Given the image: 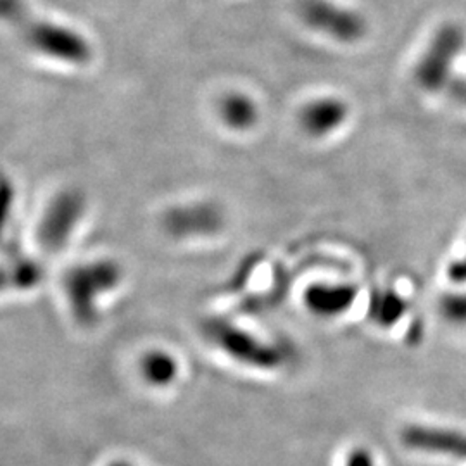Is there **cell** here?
<instances>
[{"mask_svg": "<svg viewBox=\"0 0 466 466\" xmlns=\"http://www.w3.org/2000/svg\"><path fill=\"white\" fill-rule=\"evenodd\" d=\"M442 311L444 315L454 321H466V292L448 296L442 300Z\"/></svg>", "mask_w": 466, "mask_h": 466, "instance_id": "obj_15", "label": "cell"}, {"mask_svg": "<svg viewBox=\"0 0 466 466\" xmlns=\"http://www.w3.org/2000/svg\"><path fill=\"white\" fill-rule=\"evenodd\" d=\"M218 116L232 132H249L259 121V107L248 94L230 92L218 102Z\"/></svg>", "mask_w": 466, "mask_h": 466, "instance_id": "obj_10", "label": "cell"}, {"mask_svg": "<svg viewBox=\"0 0 466 466\" xmlns=\"http://www.w3.org/2000/svg\"><path fill=\"white\" fill-rule=\"evenodd\" d=\"M140 370H142V375L146 377V380L154 385H165V383L171 382L177 375L175 360H171L167 352H159V350L146 354L140 363Z\"/></svg>", "mask_w": 466, "mask_h": 466, "instance_id": "obj_12", "label": "cell"}, {"mask_svg": "<svg viewBox=\"0 0 466 466\" xmlns=\"http://www.w3.org/2000/svg\"><path fill=\"white\" fill-rule=\"evenodd\" d=\"M448 275L452 282L466 283V248L465 252L460 258H456V261L451 263Z\"/></svg>", "mask_w": 466, "mask_h": 466, "instance_id": "obj_16", "label": "cell"}, {"mask_svg": "<svg viewBox=\"0 0 466 466\" xmlns=\"http://www.w3.org/2000/svg\"><path fill=\"white\" fill-rule=\"evenodd\" d=\"M42 279L44 269L32 258L15 254L5 265H0V292L9 289L28 290L42 282Z\"/></svg>", "mask_w": 466, "mask_h": 466, "instance_id": "obj_11", "label": "cell"}, {"mask_svg": "<svg viewBox=\"0 0 466 466\" xmlns=\"http://www.w3.org/2000/svg\"><path fill=\"white\" fill-rule=\"evenodd\" d=\"M0 21L11 26L30 49L50 59L85 65L92 57V47L84 35L36 16L25 0H0Z\"/></svg>", "mask_w": 466, "mask_h": 466, "instance_id": "obj_1", "label": "cell"}, {"mask_svg": "<svg viewBox=\"0 0 466 466\" xmlns=\"http://www.w3.org/2000/svg\"><path fill=\"white\" fill-rule=\"evenodd\" d=\"M121 280V268L113 259H97L71 268L65 277L69 308L80 325L97 319V299Z\"/></svg>", "mask_w": 466, "mask_h": 466, "instance_id": "obj_2", "label": "cell"}, {"mask_svg": "<svg viewBox=\"0 0 466 466\" xmlns=\"http://www.w3.org/2000/svg\"><path fill=\"white\" fill-rule=\"evenodd\" d=\"M350 104L340 97H317L300 107V130L311 138H325L340 130L350 117Z\"/></svg>", "mask_w": 466, "mask_h": 466, "instance_id": "obj_8", "label": "cell"}, {"mask_svg": "<svg viewBox=\"0 0 466 466\" xmlns=\"http://www.w3.org/2000/svg\"><path fill=\"white\" fill-rule=\"evenodd\" d=\"M109 466H130L128 463H125V461H116V463H111Z\"/></svg>", "mask_w": 466, "mask_h": 466, "instance_id": "obj_19", "label": "cell"}, {"mask_svg": "<svg viewBox=\"0 0 466 466\" xmlns=\"http://www.w3.org/2000/svg\"><path fill=\"white\" fill-rule=\"evenodd\" d=\"M465 46L460 26L446 25L433 35L415 67V80L425 90H441L452 82V67Z\"/></svg>", "mask_w": 466, "mask_h": 466, "instance_id": "obj_4", "label": "cell"}, {"mask_svg": "<svg viewBox=\"0 0 466 466\" xmlns=\"http://www.w3.org/2000/svg\"><path fill=\"white\" fill-rule=\"evenodd\" d=\"M206 332L209 333V337L219 348L252 365L273 367L280 360V354L277 350L261 344V340H258L250 333L233 327L232 323L211 319L206 325Z\"/></svg>", "mask_w": 466, "mask_h": 466, "instance_id": "obj_7", "label": "cell"}, {"mask_svg": "<svg viewBox=\"0 0 466 466\" xmlns=\"http://www.w3.org/2000/svg\"><path fill=\"white\" fill-rule=\"evenodd\" d=\"M225 227L223 209L209 200L188 202L169 208L163 215V228L169 237L185 238H204L221 232Z\"/></svg>", "mask_w": 466, "mask_h": 466, "instance_id": "obj_5", "label": "cell"}, {"mask_svg": "<svg viewBox=\"0 0 466 466\" xmlns=\"http://www.w3.org/2000/svg\"><path fill=\"white\" fill-rule=\"evenodd\" d=\"M348 466H373L368 451H354L348 460Z\"/></svg>", "mask_w": 466, "mask_h": 466, "instance_id": "obj_18", "label": "cell"}, {"mask_svg": "<svg viewBox=\"0 0 466 466\" xmlns=\"http://www.w3.org/2000/svg\"><path fill=\"white\" fill-rule=\"evenodd\" d=\"M406 309V302L400 299L396 292L390 290H382L377 292L371 299L370 306V315L379 323V325H390L396 323Z\"/></svg>", "mask_w": 466, "mask_h": 466, "instance_id": "obj_13", "label": "cell"}, {"mask_svg": "<svg viewBox=\"0 0 466 466\" xmlns=\"http://www.w3.org/2000/svg\"><path fill=\"white\" fill-rule=\"evenodd\" d=\"M85 198L78 190L61 192L50 202L38 228L42 248L50 252L61 250L84 217Z\"/></svg>", "mask_w": 466, "mask_h": 466, "instance_id": "obj_6", "label": "cell"}, {"mask_svg": "<svg viewBox=\"0 0 466 466\" xmlns=\"http://www.w3.org/2000/svg\"><path fill=\"white\" fill-rule=\"evenodd\" d=\"M451 97L454 100H458L460 104L466 106V78H458V80H452L450 86Z\"/></svg>", "mask_w": 466, "mask_h": 466, "instance_id": "obj_17", "label": "cell"}, {"mask_svg": "<svg viewBox=\"0 0 466 466\" xmlns=\"http://www.w3.org/2000/svg\"><path fill=\"white\" fill-rule=\"evenodd\" d=\"M11 208H13V188L9 182L0 178V240L5 232V227L9 225Z\"/></svg>", "mask_w": 466, "mask_h": 466, "instance_id": "obj_14", "label": "cell"}, {"mask_svg": "<svg viewBox=\"0 0 466 466\" xmlns=\"http://www.w3.org/2000/svg\"><path fill=\"white\" fill-rule=\"evenodd\" d=\"M356 296L358 289L350 283H317L306 290L304 302L318 317L333 318L346 313Z\"/></svg>", "mask_w": 466, "mask_h": 466, "instance_id": "obj_9", "label": "cell"}, {"mask_svg": "<svg viewBox=\"0 0 466 466\" xmlns=\"http://www.w3.org/2000/svg\"><path fill=\"white\" fill-rule=\"evenodd\" d=\"M298 15L308 28L339 44H356L367 35L365 17L335 0H299Z\"/></svg>", "mask_w": 466, "mask_h": 466, "instance_id": "obj_3", "label": "cell"}]
</instances>
